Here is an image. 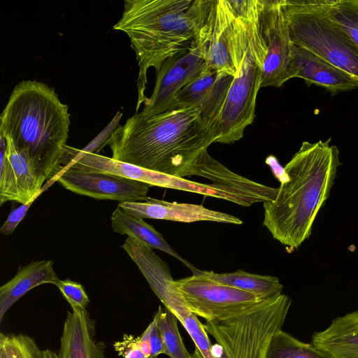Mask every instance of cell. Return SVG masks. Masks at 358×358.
I'll list each match as a JSON object with an SVG mask.
<instances>
[{"instance_id": "6da1fadb", "label": "cell", "mask_w": 358, "mask_h": 358, "mask_svg": "<svg viewBox=\"0 0 358 358\" xmlns=\"http://www.w3.org/2000/svg\"><path fill=\"white\" fill-rule=\"evenodd\" d=\"M216 139L199 110L186 107L150 117L136 113L117 128L108 145L116 160L184 178Z\"/></svg>"}, {"instance_id": "7a4b0ae2", "label": "cell", "mask_w": 358, "mask_h": 358, "mask_svg": "<svg viewBox=\"0 0 358 358\" xmlns=\"http://www.w3.org/2000/svg\"><path fill=\"white\" fill-rule=\"evenodd\" d=\"M331 140L303 141L285 166L288 180L280 183L273 200L264 202L263 225L289 252L310 237L341 165Z\"/></svg>"}, {"instance_id": "3957f363", "label": "cell", "mask_w": 358, "mask_h": 358, "mask_svg": "<svg viewBox=\"0 0 358 358\" xmlns=\"http://www.w3.org/2000/svg\"><path fill=\"white\" fill-rule=\"evenodd\" d=\"M210 0H125L113 29L129 37L138 65L136 113L145 95L147 73L194 43L206 19Z\"/></svg>"}, {"instance_id": "277c9868", "label": "cell", "mask_w": 358, "mask_h": 358, "mask_svg": "<svg viewBox=\"0 0 358 358\" xmlns=\"http://www.w3.org/2000/svg\"><path fill=\"white\" fill-rule=\"evenodd\" d=\"M0 122L4 136L47 181L60 172L71 121L69 106L52 87L37 80L20 82L10 95Z\"/></svg>"}, {"instance_id": "5b68a950", "label": "cell", "mask_w": 358, "mask_h": 358, "mask_svg": "<svg viewBox=\"0 0 358 358\" xmlns=\"http://www.w3.org/2000/svg\"><path fill=\"white\" fill-rule=\"evenodd\" d=\"M291 306L284 294L266 299L224 318L206 321L217 344L214 358H267L274 335L282 329Z\"/></svg>"}, {"instance_id": "8992f818", "label": "cell", "mask_w": 358, "mask_h": 358, "mask_svg": "<svg viewBox=\"0 0 358 358\" xmlns=\"http://www.w3.org/2000/svg\"><path fill=\"white\" fill-rule=\"evenodd\" d=\"M248 47L215 127V143H233L243 136L255 117L257 94L262 87L266 46L259 28L258 0H247Z\"/></svg>"}, {"instance_id": "52a82bcc", "label": "cell", "mask_w": 358, "mask_h": 358, "mask_svg": "<svg viewBox=\"0 0 358 358\" xmlns=\"http://www.w3.org/2000/svg\"><path fill=\"white\" fill-rule=\"evenodd\" d=\"M282 5L293 43L358 80V45L329 17L326 0H282Z\"/></svg>"}, {"instance_id": "ba28073f", "label": "cell", "mask_w": 358, "mask_h": 358, "mask_svg": "<svg viewBox=\"0 0 358 358\" xmlns=\"http://www.w3.org/2000/svg\"><path fill=\"white\" fill-rule=\"evenodd\" d=\"M248 42L245 0H210L205 22L194 41L207 66L234 77Z\"/></svg>"}, {"instance_id": "9c48e42d", "label": "cell", "mask_w": 358, "mask_h": 358, "mask_svg": "<svg viewBox=\"0 0 358 358\" xmlns=\"http://www.w3.org/2000/svg\"><path fill=\"white\" fill-rule=\"evenodd\" d=\"M259 28L266 46L262 87H280L296 78L294 46L282 0H258Z\"/></svg>"}, {"instance_id": "30bf717a", "label": "cell", "mask_w": 358, "mask_h": 358, "mask_svg": "<svg viewBox=\"0 0 358 358\" xmlns=\"http://www.w3.org/2000/svg\"><path fill=\"white\" fill-rule=\"evenodd\" d=\"M188 309L206 321L224 318L263 300L258 296L201 276L173 281Z\"/></svg>"}, {"instance_id": "8fae6325", "label": "cell", "mask_w": 358, "mask_h": 358, "mask_svg": "<svg viewBox=\"0 0 358 358\" xmlns=\"http://www.w3.org/2000/svg\"><path fill=\"white\" fill-rule=\"evenodd\" d=\"M207 66L199 48L194 43L169 57L156 71L153 92L139 113L150 117L173 109L178 92L199 77Z\"/></svg>"}, {"instance_id": "7c38bea8", "label": "cell", "mask_w": 358, "mask_h": 358, "mask_svg": "<svg viewBox=\"0 0 358 358\" xmlns=\"http://www.w3.org/2000/svg\"><path fill=\"white\" fill-rule=\"evenodd\" d=\"M56 181L76 194L96 199L137 202L149 199L147 194L150 185L110 173L78 171L64 166L42 189L45 191Z\"/></svg>"}, {"instance_id": "4fadbf2b", "label": "cell", "mask_w": 358, "mask_h": 358, "mask_svg": "<svg viewBox=\"0 0 358 358\" xmlns=\"http://www.w3.org/2000/svg\"><path fill=\"white\" fill-rule=\"evenodd\" d=\"M45 177L0 130V206L8 201L26 203L42 189Z\"/></svg>"}, {"instance_id": "5bb4252c", "label": "cell", "mask_w": 358, "mask_h": 358, "mask_svg": "<svg viewBox=\"0 0 358 358\" xmlns=\"http://www.w3.org/2000/svg\"><path fill=\"white\" fill-rule=\"evenodd\" d=\"M233 78L207 66L199 77L178 92L173 108H197L203 120L215 131Z\"/></svg>"}, {"instance_id": "9a60e30c", "label": "cell", "mask_w": 358, "mask_h": 358, "mask_svg": "<svg viewBox=\"0 0 358 358\" xmlns=\"http://www.w3.org/2000/svg\"><path fill=\"white\" fill-rule=\"evenodd\" d=\"M126 213L142 219L164 220L180 222L210 221L241 224L239 218L222 212L210 210L202 205L169 202L150 198L145 201L120 202L117 205Z\"/></svg>"}, {"instance_id": "2e32d148", "label": "cell", "mask_w": 358, "mask_h": 358, "mask_svg": "<svg viewBox=\"0 0 358 358\" xmlns=\"http://www.w3.org/2000/svg\"><path fill=\"white\" fill-rule=\"evenodd\" d=\"M199 176L210 180L245 200L250 206L273 200L278 188L271 187L239 176L204 151L190 169L187 176Z\"/></svg>"}, {"instance_id": "e0dca14e", "label": "cell", "mask_w": 358, "mask_h": 358, "mask_svg": "<svg viewBox=\"0 0 358 358\" xmlns=\"http://www.w3.org/2000/svg\"><path fill=\"white\" fill-rule=\"evenodd\" d=\"M294 59L296 78L303 79L308 86H320L332 96L358 87V80L352 75L295 45Z\"/></svg>"}, {"instance_id": "ac0fdd59", "label": "cell", "mask_w": 358, "mask_h": 358, "mask_svg": "<svg viewBox=\"0 0 358 358\" xmlns=\"http://www.w3.org/2000/svg\"><path fill=\"white\" fill-rule=\"evenodd\" d=\"M94 335V324L86 310L69 312L61 336L59 357L105 358Z\"/></svg>"}, {"instance_id": "d6986e66", "label": "cell", "mask_w": 358, "mask_h": 358, "mask_svg": "<svg viewBox=\"0 0 358 358\" xmlns=\"http://www.w3.org/2000/svg\"><path fill=\"white\" fill-rule=\"evenodd\" d=\"M311 343L332 358H358V310L334 319Z\"/></svg>"}, {"instance_id": "ffe728a7", "label": "cell", "mask_w": 358, "mask_h": 358, "mask_svg": "<svg viewBox=\"0 0 358 358\" xmlns=\"http://www.w3.org/2000/svg\"><path fill=\"white\" fill-rule=\"evenodd\" d=\"M59 280L52 260H38L20 266L15 276L0 287V321L7 310L30 289L46 283L57 286Z\"/></svg>"}, {"instance_id": "44dd1931", "label": "cell", "mask_w": 358, "mask_h": 358, "mask_svg": "<svg viewBox=\"0 0 358 358\" xmlns=\"http://www.w3.org/2000/svg\"><path fill=\"white\" fill-rule=\"evenodd\" d=\"M111 227L113 230L120 234H127L152 249L162 250L181 261L192 272L195 268L188 261L180 257L164 240L152 225L143 221V219L131 215L126 213L117 206L112 213Z\"/></svg>"}, {"instance_id": "7402d4cb", "label": "cell", "mask_w": 358, "mask_h": 358, "mask_svg": "<svg viewBox=\"0 0 358 358\" xmlns=\"http://www.w3.org/2000/svg\"><path fill=\"white\" fill-rule=\"evenodd\" d=\"M192 275L250 292L262 299L279 295L282 294L283 289L277 277L252 274L241 270L232 273H217L196 268L192 272Z\"/></svg>"}, {"instance_id": "603a6c76", "label": "cell", "mask_w": 358, "mask_h": 358, "mask_svg": "<svg viewBox=\"0 0 358 358\" xmlns=\"http://www.w3.org/2000/svg\"><path fill=\"white\" fill-rule=\"evenodd\" d=\"M267 358H332L312 343L295 338L289 334L278 331L273 337Z\"/></svg>"}, {"instance_id": "cb8c5ba5", "label": "cell", "mask_w": 358, "mask_h": 358, "mask_svg": "<svg viewBox=\"0 0 358 358\" xmlns=\"http://www.w3.org/2000/svg\"><path fill=\"white\" fill-rule=\"evenodd\" d=\"M155 315L162 337L164 354L171 358H192L180 334L176 315L166 308L164 310L161 306Z\"/></svg>"}, {"instance_id": "d4e9b609", "label": "cell", "mask_w": 358, "mask_h": 358, "mask_svg": "<svg viewBox=\"0 0 358 358\" xmlns=\"http://www.w3.org/2000/svg\"><path fill=\"white\" fill-rule=\"evenodd\" d=\"M329 17L358 45V0H326Z\"/></svg>"}, {"instance_id": "484cf974", "label": "cell", "mask_w": 358, "mask_h": 358, "mask_svg": "<svg viewBox=\"0 0 358 358\" xmlns=\"http://www.w3.org/2000/svg\"><path fill=\"white\" fill-rule=\"evenodd\" d=\"M57 287L71 306L72 310H86L90 299L81 284L67 279L59 280Z\"/></svg>"}, {"instance_id": "4316f807", "label": "cell", "mask_w": 358, "mask_h": 358, "mask_svg": "<svg viewBox=\"0 0 358 358\" xmlns=\"http://www.w3.org/2000/svg\"><path fill=\"white\" fill-rule=\"evenodd\" d=\"M115 351L123 358H148L141 346L138 336L124 335L123 339L113 345Z\"/></svg>"}, {"instance_id": "83f0119b", "label": "cell", "mask_w": 358, "mask_h": 358, "mask_svg": "<svg viewBox=\"0 0 358 358\" xmlns=\"http://www.w3.org/2000/svg\"><path fill=\"white\" fill-rule=\"evenodd\" d=\"M122 115V113L118 111L107 127H105L103 130L99 133L97 136L95 137L86 147L82 149V150L86 152L97 154V152L108 144L113 133L117 128V125Z\"/></svg>"}, {"instance_id": "f1b7e54d", "label": "cell", "mask_w": 358, "mask_h": 358, "mask_svg": "<svg viewBox=\"0 0 358 358\" xmlns=\"http://www.w3.org/2000/svg\"><path fill=\"white\" fill-rule=\"evenodd\" d=\"M142 335L147 339L150 345V354L149 358H157L158 355L164 354L163 340L157 326L155 315Z\"/></svg>"}, {"instance_id": "f546056e", "label": "cell", "mask_w": 358, "mask_h": 358, "mask_svg": "<svg viewBox=\"0 0 358 358\" xmlns=\"http://www.w3.org/2000/svg\"><path fill=\"white\" fill-rule=\"evenodd\" d=\"M18 358H40L41 351L34 340L26 335L12 334Z\"/></svg>"}, {"instance_id": "4dcf8cb0", "label": "cell", "mask_w": 358, "mask_h": 358, "mask_svg": "<svg viewBox=\"0 0 358 358\" xmlns=\"http://www.w3.org/2000/svg\"><path fill=\"white\" fill-rule=\"evenodd\" d=\"M41 193H43V192H39L28 202L24 204H21L20 206L10 213L6 220L0 229V231L2 234L8 236L13 234L17 224L25 216L31 205L36 200V199H37V197L41 194Z\"/></svg>"}, {"instance_id": "1f68e13d", "label": "cell", "mask_w": 358, "mask_h": 358, "mask_svg": "<svg viewBox=\"0 0 358 358\" xmlns=\"http://www.w3.org/2000/svg\"><path fill=\"white\" fill-rule=\"evenodd\" d=\"M0 358H18L12 334H0Z\"/></svg>"}, {"instance_id": "d6a6232c", "label": "cell", "mask_w": 358, "mask_h": 358, "mask_svg": "<svg viewBox=\"0 0 358 358\" xmlns=\"http://www.w3.org/2000/svg\"><path fill=\"white\" fill-rule=\"evenodd\" d=\"M265 162L270 166L275 177L280 182H284L288 180V176L285 170L278 162L275 157L273 155L268 156Z\"/></svg>"}, {"instance_id": "836d02e7", "label": "cell", "mask_w": 358, "mask_h": 358, "mask_svg": "<svg viewBox=\"0 0 358 358\" xmlns=\"http://www.w3.org/2000/svg\"><path fill=\"white\" fill-rule=\"evenodd\" d=\"M40 358H60L59 355L52 352L50 350H42Z\"/></svg>"}]
</instances>
